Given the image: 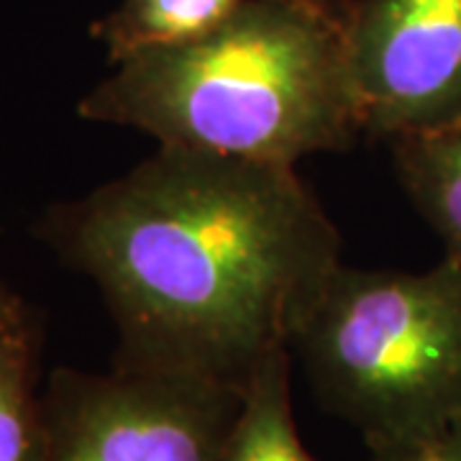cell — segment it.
I'll list each match as a JSON object with an SVG mask.
<instances>
[{"instance_id": "cell-1", "label": "cell", "mask_w": 461, "mask_h": 461, "mask_svg": "<svg viewBox=\"0 0 461 461\" xmlns=\"http://www.w3.org/2000/svg\"><path fill=\"white\" fill-rule=\"evenodd\" d=\"M95 282L115 364L244 387L295 344L341 239L295 167L159 147L129 175L57 205L41 226Z\"/></svg>"}, {"instance_id": "cell-2", "label": "cell", "mask_w": 461, "mask_h": 461, "mask_svg": "<svg viewBox=\"0 0 461 461\" xmlns=\"http://www.w3.org/2000/svg\"><path fill=\"white\" fill-rule=\"evenodd\" d=\"M344 11L315 0H244L198 41L115 62L80 115L149 133L159 147L269 165L346 151L364 131Z\"/></svg>"}, {"instance_id": "cell-3", "label": "cell", "mask_w": 461, "mask_h": 461, "mask_svg": "<svg viewBox=\"0 0 461 461\" xmlns=\"http://www.w3.org/2000/svg\"><path fill=\"white\" fill-rule=\"evenodd\" d=\"M293 351L321 402L366 446L461 418V264L429 272L339 267Z\"/></svg>"}, {"instance_id": "cell-4", "label": "cell", "mask_w": 461, "mask_h": 461, "mask_svg": "<svg viewBox=\"0 0 461 461\" xmlns=\"http://www.w3.org/2000/svg\"><path fill=\"white\" fill-rule=\"evenodd\" d=\"M241 390L126 364L57 369L41 395V461H223Z\"/></svg>"}, {"instance_id": "cell-5", "label": "cell", "mask_w": 461, "mask_h": 461, "mask_svg": "<svg viewBox=\"0 0 461 461\" xmlns=\"http://www.w3.org/2000/svg\"><path fill=\"white\" fill-rule=\"evenodd\" d=\"M344 50L364 133L395 141L461 123V0H351Z\"/></svg>"}, {"instance_id": "cell-6", "label": "cell", "mask_w": 461, "mask_h": 461, "mask_svg": "<svg viewBox=\"0 0 461 461\" xmlns=\"http://www.w3.org/2000/svg\"><path fill=\"white\" fill-rule=\"evenodd\" d=\"M39 330L21 300L0 313V461L44 459V415L36 390Z\"/></svg>"}, {"instance_id": "cell-7", "label": "cell", "mask_w": 461, "mask_h": 461, "mask_svg": "<svg viewBox=\"0 0 461 461\" xmlns=\"http://www.w3.org/2000/svg\"><path fill=\"white\" fill-rule=\"evenodd\" d=\"M290 354V348L275 351L247 379L223 461H315L293 415Z\"/></svg>"}, {"instance_id": "cell-8", "label": "cell", "mask_w": 461, "mask_h": 461, "mask_svg": "<svg viewBox=\"0 0 461 461\" xmlns=\"http://www.w3.org/2000/svg\"><path fill=\"white\" fill-rule=\"evenodd\" d=\"M390 144L397 180L441 236L446 257L461 264V123Z\"/></svg>"}, {"instance_id": "cell-9", "label": "cell", "mask_w": 461, "mask_h": 461, "mask_svg": "<svg viewBox=\"0 0 461 461\" xmlns=\"http://www.w3.org/2000/svg\"><path fill=\"white\" fill-rule=\"evenodd\" d=\"M244 0H123L95 26L111 62L172 50L215 32Z\"/></svg>"}, {"instance_id": "cell-10", "label": "cell", "mask_w": 461, "mask_h": 461, "mask_svg": "<svg viewBox=\"0 0 461 461\" xmlns=\"http://www.w3.org/2000/svg\"><path fill=\"white\" fill-rule=\"evenodd\" d=\"M372 461H461V418L393 444L372 446Z\"/></svg>"}, {"instance_id": "cell-11", "label": "cell", "mask_w": 461, "mask_h": 461, "mask_svg": "<svg viewBox=\"0 0 461 461\" xmlns=\"http://www.w3.org/2000/svg\"><path fill=\"white\" fill-rule=\"evenodd\" d=\"M14 300H16V295H11V293H8V290L0 285V313H3V311H5V308L14 303Z\"/></svg>"}, {"instance_id": "cell-12", "label": "cell", "mask_w": 461, "mask_h": 461, "mask_svg": "<svg viewBox=\"0 0 461 461\" xmlns=\"http://www.w3.org/2000/svg\"><path fill=\"white\" fill-rule=\"evenodd\" d=\"M315 3H323V5H330V8H339V11H344L348 0H315Z\"/></svg>"}]
</instances>
